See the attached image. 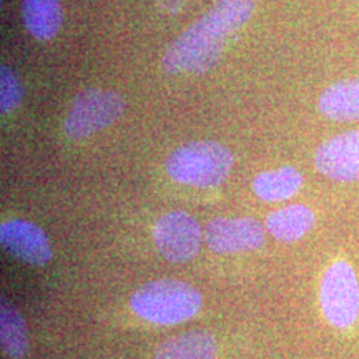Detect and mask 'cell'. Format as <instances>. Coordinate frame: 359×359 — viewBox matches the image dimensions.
Listing matches in <instances>:
<instances>
[{"label":"cell","instance_id":"obj_2","mask_svg":"<svg viewBox=\"0 0 359 359\" xmlns=\"http://www.w3.org/2000/svg\"><path fill=\"white\" fill-rule=\"evenodd\" d=\"M130 308L155 325H178L195 316L201 294L195 286L178 280H155L140 286L130 298Z\"/></svg>","mask_w":359,"mask_h":359},{"label":"cell","instance_id":"obj_16","mask_svg":"<svg viewBox=\"0 0 359 359\" xmlns=\"http://www.w3.org/2000/svg\"><path fill=\"white\" fill-rule=\"evenodd\" d=\"M22 83L7 65L0 67V110L6 115L15 110L22 102Z\"/></svg>","mask_w":359,"mask_h":359},{"label":"cell","instance_id":"obj_15","mask_svg":"<svg viewBox=\"0 0 359 359\" xmlns=\"http://www.w3.org/2000/svg\"><path fill=\"white\" fill-rule=\"evenodd\" d=\"M0 343L4 354L12 359L24 358L29 349V334H27L24 316L6 296H2V306H0Z\"/></svg>","mask_w":359,"mask_h":359},{"label":"cell","instance_id":"obj_9","mask_svg":"<svg viewBox=\"0 0 359 359\" xmlns=\"http://www.w3.org/2000/svg\"><path fill=\"white\" fill-rule=\"evenodd\" d=\"M0 243L13 258L32 266L50 262L52 248L43 230L25 219H7L0 226Z\"/></svg>","mask_w":359,"mask_h":359},{"label":"cell","instance_id":"obj_4","mask_svg":"<svg viewBox=\"0 0 359 359\" xmlns=\"http://www.w3.org/2000/svg\"><path fill=\"white\" fill-rule=\"evenodd\" d=\"M125 111V100L114 90L87 88L72 102L64 122V130L70 138H85L110 127Z\"/></svg>","mask_w":359,"mask_h":359},{"label":"cell","instance_id":"obj_7","mask_svg":"<svg viewBox=\"0 0 359 359\" xmlns=\"http://www.w3.org/2000/svg\"><path fill=\"white\" fill-rule=\"evenodd\" d=\"M203 238L215 253H245L264 245V228L253 218H215L205 226Z\"/></svg>","mask_w":359,"mask_h":359},{"label":"cell","instance_id":"obj_12","mask_svg":"<svg viewBox=\"0 0 359 359\" xmlns=\"http://www.w3.org/2000/svg\"><path fill=\"white\" fill-rule=\"evenodd\" d=\"M22 20L29 34L37 40H52L60 32V0H20Z\"/></svg>","mask_w":359,"mask_h":359},{"label":"cell","instance_id":"obj_1","mask_svg":"<svg viewBox=\"0 0 359 359\" xmlns=\"http://www.w3.org/2000/svg\"><path fill=\"white\" fill-rule=\"evenodd\" d=\"M253 0H217L215 6L183 30L161 58L168 74H203L222 57L228 35L251 19Z\"/></svg>","mask_w":359,"mask_h":359},{"label":"cell","instance_id":"obj_13","mask_svg":"<svg viewBox=\"0 0 359 359\" xmlns=\"http://www.w3.org/2000/svg\"><path fill=\"white\" fill-rule=\"evenodd\" d=\"M314 224V213L304 205H288L285 208L269 213L264 228L278 241H298L311 230Z\"/></svg>","mask_w":359,"mask_h":359},{"label":"cell","instance_id":"obj_10","mask_svg":"<svg viewBox=\"0 0 359 359\" xmlns=\"http://www.w3.org/2000/svg\"><path fill=\"white\" fill-rule=\"evenodd\" d=\"M318 109L333 122L359 120V77L330 85L318 100Z\"/></svg>","mask_w":359,"mask_h":359},{"label":"cell","instance_id":"obj_3","mask_svg":"<svg viewBox=\"0 0 359 359\" xmlns=\"http://www.w3.org/2000/svg\"><path fill=\"white\" fill-rule=\"evenodd\" d=\"M233 155L218 142L198 140L178 147L167 160V173L173 182L196 188L222 185L233 168Z\"/></svg>","mask_w":359,"mask_h":359},{"label":"cell","instance_id":"obj_6","mask_svg":"<svg viewBox=\"0 0 359 359\" xmlns=\"http://www.w3.org/2000/svg\"><path fill=\"white\" fill-rule=\"evenodd\" d=\"M154 240L161 257L168 262L183 263L198 253L201 228L187 212H170L156 219Z\"/></svg>","mask_w":359,"mask_h":359},{"label":"cell","instance_id":"obj_5","mask_svg":"<svg viewBox=\"0 0 359 359\" xmlns=\"http://www.w3.org/2000/svg\"><path fill=\"white\" fill-rule=\"evenodd\" d=\"M323 314L334 327L346 330L359 316V281L348 262H334L323 275L320 286Z\"/></svg>","mask_w":359,"mask_h":359},{"label":"cell","instance_id":"obj_8","mask_svg":"<svg viewBox=\"0 0 359 359\" xmlns=\"http://www.w3.org/2000/svg\"><path fill=\"white\" fill-rule=\"evenodd\" d=\"M318 172L336 182L359 180V130L334 135L318 147L314 154Z\"/></svg>","mask_w":359,"mask_h":359},{"label":"cell","instance_id":"obj_14","mask_svg":"<svg viewBox=\"0 0 359 359\" xmlns=\"http://www.w3.org/2000/svg\"><path fill=\"white\" fill-rule=\"evenodd\" d=\"M303 187V175L294 167H281L259 173L253 180V191L264 201H283L294 196Z\"/></svg>","mask_w":359,"mask_h":359},{"label":"cell","instance_id":"obj_11","mask_svg":"<svg viewBox=\"0 0 359 359\" xmlns=\"http://www.w3.org/2000/svg\"><path fill=\"white\" fill-rule=\"evenodd\" d=\"M217 341L206 331L172 336L155 349V359H217Z\"/></svg>","mask_w":359,"mask_h":359}]
</instances>
